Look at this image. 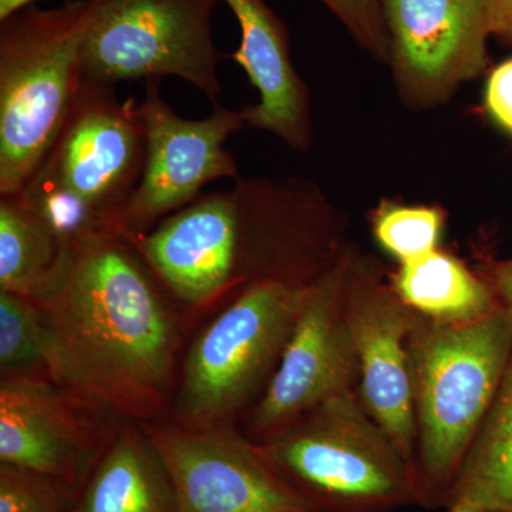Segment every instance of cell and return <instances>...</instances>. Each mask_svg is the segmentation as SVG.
I'll use <instances>...</instances> for the list:
<instances>
[{
	"instance_id": "cell-20",
	"label": "cell",
	"mask_w": 512,
	"mask_h": 512,
	"mask_svg": "<svg viewBox=\"0 0 512 512\" xmlns=\"http://www.w3.org/2000/svg\"><path fill=\"white\" fill-rule=\"evenodd\" d=\"M444 224L443 208L403 205L396 201H382L372 215L376 241L400 264L436 251Z\"/></svg>"
},
{
	"instance_id": "cell-13",
	"label": "cell",
	"mask_w": 512,
	"mask_h": 512,
	"mask_svg": "<svg viewBox=\"0 0 512 512\" xmlns=\"http://www.w3.org/2000/svg\"><path fill=\"white\" fill-rule=\"evenodd\" d=\"M110 416L47 377H2L0 463L83 490L119 431Z\"/></svg>"
},
{
	"instance_id": "cell-12",
	"label": "cell",
	"mask_w": 512,
	"mask_h": 512,
	"mask_svg": "<svg viewBox=\"0 0 512 512\" xmlns=\"http://www.w3.org/2000/svg\"><path fill=\"white\" fill-rule=\"evenodd\" d=\"M394 82L407 106L431 109L488 64L483 0H380Z\"/></svg>"
},
{
	"instance_id": "cell-24",
	"label": "cell",
	"mask_w": 512,
	"mask_h": 512,
	"mask_svg": "<svg viewBox=\"0 0 512 512\" xmlns=\"http://www.w3.org/2000/svg\"><path fill=\"white\" fill-rule=\"evenodd\" d=\"M478 274L493 289L500 305L512 312V258L487 259Z\"/></svg>"
},
{
	"instance_id": "cell-27",
	"label": "cell",
	"mask_w": 512,
	"mask_h": 512,
	"mask_svg": "<svg viewBox=\"0 0 512 512\" xmlns=\"http://www.w3.org/2000/svg\"><path fill=\"white\" fill-rule=\"evenodd\" d=\"M447 512H494L487 508L478 507V505L468 503H456L448 505Z\"/></svg>"
},
{
	"instance_id": "cell-3",
	"label": "cell",
	"mask_w": 512,
	"mask_h": 512,
	"mask_svg": "<svg viewBox=\"0 0 512 512\" xmlns=\"http://www.w3.org/2000/svg\"><path fill=\"white\" fill-rule=\"evenodd\" d=\"M258 443L313 512L420 505L412 464L357 390L329 397Z\"/></svg>"
},
{
	"instance_id": "cell-6",
	"label": "cell",
	"mask_w": 512,
	"mask_h": 512,
	"mask_svg": "<svg viewBox=\"0 0 512 512\" xmlns=\"http://www.w3.org/2000/svg\"><path fill=\"white\" fill-rule=\"evenodd\" d=\"M93 15L79 53L80 83L111 87L177 77L218 104V63L212 35L220 0H92Z\"/></svg>"
},
{
	"instance_id": "cell-18",
	"label": "cell",
	"mask_w": 512,
	"mask_h": 512,
	"mask_svg": "<svg viewBox=\"0 0 512 512\" xmlns=\"http://www.w3.org/2000/svg\"><path fill=\"white\" fill-rule=\"evenodd\" d=\"M64 248L18 194L0 195V291L35 298L55 274Z\"/></svg>"
},
{
	"instance_id": "cell-25",
	"label": "cell",
	"mask_w": 512,
	"mask_h": 512,
	"mask_svg": "<svg viewBox=\"0 0 512 512\" xmlns=\"http://www.w3.org/2000/svg\"><path fill=\"white\" fill-rule=\"evenodd\" d=\"M490 36L512 45V0H483Z\"/></svg>"
},
{
	"instance_id": "cell-16",
	"label": "cell",
	"mask_w": 512,
	"mask_h": 512,
	"mask_svg": "<svg viewBox=\"0 0 512 512\" xmlns=\"http://www.w3.org/2000/svg\"><path fill=\"white\" fill-rule=\"evenodd\" d=\"M390 282L409 308L439 325L474 322L501 306L480 274L440 248L400 264Z\"/></svg>"
},
{
	"instance_id": "cell-2",
	"label": "cell",
	"mask_w": 512,
	"mask_h": 512,
	"mask_svg": "<svg viewBox=\"0 0 512 512\" xmlns=\"http://www.w3.org/2000/svg\"><path fill=\"white\" fill-rule=\"evenodd\" d=\"M409 350L420 507L446 508L507 369L512 312L500 306L461 325H439L414 312Z\"/></svg>"
},
{
	"instance_id": "cell-19",
	"label": "cell",
	"mask_w": 512,
	"mask_h": 512,
	"mask_svg": "<svg viewBox=\"0 0 512 512\" xmlns=\"http://www.w3.org/2000/svg\"><path fill=\"white\" fill-rule=\"evenodd\" d=\"M2 377H47L46 332L35 302L0 291Z\"/></svg>"
},
{
	"instance_id": "cell-11",
	"label": "cell",
	"mask_w": 512,
	"mask_h": 512,
	"mask_svg": "<svg viewBox=\"0 0 512 512\" xmlns=\"http://www.w3.org/2000/svg\"><path fill=\"white\" fill-rule=\"evenodd\" d=\"M343 303L359 360L357 394L414 470L416 421L409 350L414 311L394 291L379 261L357 248L346 274Z\"/></svg>"
},
{
	"instance_id": "cell-15",
	"label": "cell",
	"mask_w": 512,
	"mask_h": 512,
	"mask_svg": "<svg viewBox=\"0 0 512 512\" xmlns=\"http://www.w3.org/2000/svg\"><path fill=\"white\" fill-rule=\"evenodd\" d=\"M73 512H177L170 471L141 423H124Z\"/></svg>"
},
{
	"instance_id": "cell-26",
	"label": "cell",
	"mask_w": 512,
	"mask_h": 512,
	"mask_svg": "<svg viewBox=\"0 0 512 512\" xmlns=\"http://www.w3.org/2000/svg\"><path fill=\"white\" fill-rule=\"evenodd\" d=\"M36 0H0V20L8 18L18 10L33 5Z\"/></svg>"
},
{
	"instance_id": "cell-8",
	"label": "cell",
	"mask_w": 512,
	"mask_h": 512,
	"mask_svg": "<svg viewBox=\"0 0 512 512\" xmlns=\"http://www.w3.org/2000/svg\"><path fill=\"white\" fill-rule=\"evenodd\" d=\"M353 252L346 245L309 289L274 376L252 407V440L266 439L329 397L357 390L359 360L343 303Z\"/></svg>"
},
{
	"instance_id": "cell-14",
	"label": "cell",
	"mask_w": 512,
	"mask_h": 512,
	"mask_svg": "<svg viewBox=\"0 0 512 512\" xmlns=\"http://www.w3.org/2000/svg\"><path fill=\"white\" fill-rule=\"evenodd\" d=\"M237 16L241 45L229 59L247 73L259 103L245 107L247 127L275 134L295 150L313 140L309 90L291 59L288 29L264 0H224Z\"/></svg>"
},
{
	"instance_id": "cell-21",
	"label": "cell",
	"mask_w": 512,
	"mask_h": 512,
	"mask_svg": "<svg viewBox=\"0 0 512 512\" xmlns=\"http://www.w3.org/2000/svg\"><path fill=\"white\" fill-rule=\"evenodd\" d=\"M80 493L62 478L0 463V512H73Z\"/></svg>"
},
{
	"instance_id": "cell-23",
	"label": "cell",
	"mask_w": 512,
	"mask_h": 512,
	"mask_svg": "<svg viewBox=\"0 0 512 512\" xmlns=\"http://www.w3.org/2000/svg\"><path fill=\"white\" fill-rule=\"evenodd\" d=\"M488 113L512 137V59L498 64L485 89Z\"/></svg>"
},
{
	"instance_id": "cell-22",
	"label": "cell",
	"mask_w": 512,
	"mask_h": 512,
	"mask_svg": "<svg viewBox=\"0 0 512 512\" xmlns=\"http://www.w3.org/2000/svg\"><path fill=\"white\" fill-rule=\"evenodd\" d=\"M367 52L390 62V42L380 0H320Z\"/></svg>"
},
{
	"instance_id": "cell-1",
	"label": "cell",
	"mask_w": 512,
	"mask_h": 512,
	"mask_svg": "<svg viewBox=\"0 0 512 512\" xmlns=\"http://www.w3.org/2000/svg\"><path fill=\"white\" fill-rule=\"evenodd\" d=\"M32 301L52 382L111 416L156 421L173 389L183 312L127 238L66 245Z\"/></svg>"
},
{
	"instance_id": "cell-9",
	"label": "cell",
	"mask_w": 512,
	"mask_h": 512,
	"mask_svg": "<svg viewBox=\"0 0 512 512\" xmlns=\"http://www.w3.org/2000/svg\"><path fill=\"white\" fill-rule=\"evenodd\" d=\"M146 157V133L133 96L80 83L55 143L37 170L99 212L121 234L124 212Z\"/></svg>"
},
{
	"instance_id": "cell-17",
	"label": "cell",
	"mask_w": 512,
	"mask_h": 512,
	"mask_svg": "<svg viewBox=\"0 0 512 512\" xmlns=\"http://www.w3.org/2000/svg\"><path fill=\"white\" fill-rule=\"evenodd\" d=\"M512 512V353L493 404L451 488L448 505Z\"/></svg>"
},
{
	"instance_id": "cell-10",
	"label": "cell",
	"mask_w": 512,
	"mask_h": 512,
	"mask_svg": "<svg viewBox=\"0 0 512 512\" xmlns=\"http://www.w3.org/2000/svg\"><path fill=\"white\" fill-rule=\"evenodd\" d=\"M173 480L177 512H313L261 444L229 426L141 423Z\"/></svg>"
},
{
	"instance_id": "cell-7",
	"label": "cell",
	"mask_w": 512,
	"mask_h": 512,
	"mask_svg": "<svg viewBox=\"0 0 512 512\" xmlns=\"http://www.w3.org/2000/svg\"><path fill=\"white\" fill-rule=\"evenodd\" d=\"M201 120L183 119L164 100L160 80H148L138 114L146 133V157L124 212L126 238L147 234L158 222L197 201L214 181L239 180L234 154L225 148L247 127L244 110L212 104Z\"/></svg>"
},
{
	"instance_id": "cell-4",
	"label": "cell",
	"mask_w": 512,
	"mask_h": 512,
	"mask_svg": "<svg viewBox=\"0 0 512 512\" xmlns=\"http://www.w3.org/2000/svg\"><path fill=\"white\" fill-rule=\"evenodd\" d=\"M92 15V0H67L0 20V195L22 190L55 143L79 92Z\"/></svg>"
},
{
	"instance_id": "cell-5",
	"label": "cell",
	"mask_w": 512,
	"mask_h": 512,
	"mask_svg": "<svg viewBox=\"0 0 512 512\" xmlns=\"http://www.w3.org/2000/svg\"><path fill=\"white\" fill-rule=\"evenodd\" d=\"M312 285L264 282L218 312L192 342L175 397L174 424L229 426L274 376Z\"/></svg>"
}]
</instances>
